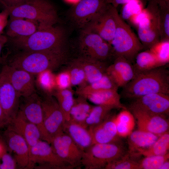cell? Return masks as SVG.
Here are the masks:
<instances>
[{
    "label": "cell",
    "instance_id": "cell-44",
    "mask_svg": "<svg viewBox=\"0 0 169 169\" xmlns=\"http://www.w3.org/2000/svg\"><path fill=\"white\" fill-rule=\"evenodd\" d=\"M9 16L8 11L6 8L0 12V34H3L4 29L6 27Z\"/></svg>",
    "mask_w": 169,
    "mask_h": 169
},
{
    "label": "cell",
    "instance_id": "cell-42",
    "mask_svg": "<svg viewBox=\"0 0 169 169\" xmlns=\"http://www.w3.org/2000/svg\"><path fill=\"white\" fill-rule=\"evenodd\" d=\"M55 79L56 90H64L72 86L70 75L67 69L55 75Z\"/></svg>",
    "mask_w": 169,
    "mask_h": 169
},
{
    "label": "cell",
    "instance_id": "cell-39",
    "mask_svg": "<svg viewBox=\"0 0 169 169\" xmlns=\"http://www.w3.org/2000/svg\"><path fill=\"white\" fill-rule=\"evenodd\" d=\"M128 152L123 157L107 164L105 169H139V163Z\"/></svg>",
    "mask_w": 169,
    "mask_h": 169
},
{
    "label": "cell",
    "instance_id": "cell-33",
    "mask_svg": "<svg viewBox=\"0 0 169 169\" xmlns=\"http://www.w3.org/2000/svg\"><path fill=\"white\" fill-rule=\"evenodd\" d=\"M135 59V74L161 66L155 55L150 50L139 53Z\"/></svg>",
    "mask_w": 169,
    "mask_h": 169
},
{
    "label": "cell",
    "instance_id": "cell-34",
    "mask_svg": "<svg viewBox=\"0 0 169 169\" xmlns=\"http://www.w3.org/2000/svg\"><path fill=\"white\" fill-rule=\"evenodd\" d=\"M169 149V133L168 131L159 136L156 141L148 148L137 155L145 157L152 156L163 155L168 153Z\"/></svg>",
    "mask_w": 169,
    "mask_h": 169
},
{
    "label": "cell",
    "instance_id": "cell-20",
    "mask_svg": "<svg viewBox=\"0 0 169 169\" xmlns=\"http://www.w3.org/2000/svg\"><path fill=\"white\" fill-rule=\"evenodd\" d=\"M4 136L8 148L14 153L18 166L21 168H28L29 150L25 140L20 135L7 128Z\"/></svg>",
    "mask_w": 169,
    "mask_h": 169
},
{
    "label": "cell",
    "instance_id": "cell-14",
    "mask_svg": "<svg viewBox=\"0 0 169 169\" xmlns=\"http://www.w3.org/2000/svg\"><path fill=\"white\" fill-rule=\"evenodd\" d=\"M20 98L3 67L0 75V100L8 123L15 117L18 112Z\"/></svg>",
    "mask_w": 169,
    "mask_h": 169
},
{
    "label": "cell",
    "instance_id": "cell-7",
    "mask_svg": "<svg viewBox=\"0 0 169 169\" xmlns=\"http://www.w3.org/2000/svg\"><path fill=\"white\" fill-rule=\"evenodd\" d=\"M146 14L137 26L138 38L144 47L149 49L160 41L158 5L156 0H148Z\"/></svg>",
    "mask_w": 169,
    "mask_h": 169
},
{
    "label": "cell",
    "instance_id": "cell-22",
    "mask_svg": "<svg viewBox=\"0 0 169 169\" xmlns=\"http://www.w3.org/2000/svg\"><path fill=\"white\" fill-rule=\"evenodd\" d=\"M63 131L72 140L83 152L92 145V137L90 131L84 126L71 120L65 121Z\"/></svg>",
    "mask_w": 169,
    "mask_h": 169
},
{
    "label": "cell",
    "instance_id": "cell-51",
    "mask_svg": "<svg viewBox=\"0 0 169 169\" xmlns=\"http://www.w3.org/2000/svg\"><path fill=\"white\" fill-rule=\"evenodd\" d=\"M159 5H169V0H156Z\"/></svg>",
    "mask_w": 169,
    "mask_h": 169
},
{
    "label": "cell",
    "instance_id": "cell-29",
    "mask_svg": "<svg viewBox=\"0 0 169 169\" xmlns=\"http://www.w3.org/2000/svg\"><path fill=\"white\" fill-rule=\"evenodd\" d=\"M92 107L87 102L86 98L78 95L77 98H74L70 112L69 120L84 126Z\"/></svg>",
    "mask_w": 169,
    "mask_h": 169
},
{
    "label": "cell",
    "instance_id": "cell-10",
    "mask_svg": "<svg viewBox=\"0 0 169 169\" xmlns=\"http://www.w3.org/2000/svg\"><path fill=\"white\" fill-rule=\"evenodd\" d=\"M115 8L107 3L81 30L97 34L110 44L116 27L114 13Z\"/></svg>",
    "mask_w": 169,
    "mask_h": 169
},
{
    "label": "cell",
    "instance_id": "cell-19",
    "mask_svg": "<svg viewBox=\"0 0 169 169\" xmlns=\"http://www.w3.org/2000/svg\"><path fill=\"white\" fill-rule=\"evenodd\" d=\"M3 67L11 83L21 97H28L36 93L34 75L6 64Z\"/></svg>",
    "mask_w": 169,
    "mask_h": 169
},
{
    "label": "cell",
    "instance_id": "cell-15",
    "mask_svg": "<svg viewBox=\"0 0 169 169\" xmlns=\"http://www.w3.org/2000/svg\"><path fill=\"white\" fill-rule=\"evenodd\" d=\"M107 4L106 0H80L71 9L70 19L81 30Z\"/></svg>",
    "mask_w": 169,
    "mask_h": 169
},
{
    "label": "cell",
    "instance_id": "cell-26",
    "mask_svg": "<svg viewBox=\"0 0 169 169\" xmlns=\"http://www.w3.org/2000/svg\"><path fill=\"white\" fill-rule=\"evenodd\" d=\"M76 59L84 71L87 84L100 79L106 73L105 62L81 56Z\"/></svg>",
    "mask_w": 169,
    "mask_h": 169
},
{
    "label": "cell",
    "instance_id": "cell-6",
    "mask_svg": "<svg viewBox=\"0 0 169 169\" xmlns=\"http://www.w3.org/2000/svg\"><path fill=\"white\" fill-rule=\"evenodd\" d=\"M128 153L119 140L109 143L93 144L83 152L81 165L85 169H105L108 163Z\"/></svg>",
    "mask_w": 169,
    "mask_h": 169
},
{
    "label": "cell",
    "instance_id": "cell-5",
    "mask_svg": "<svg viewBox=\"0 0 169 169\" xmlns=\"http://www.w3.org/2000/svg\"><path fill=\"white\" fill-rule=\"evenodd\" d=\"M114 13L116 27L110 44L114 56L115 58L122 57L131 62L144 47L129 25L121 18L116 8Z\"/></svg>",
    "mask_w": 169,
    "mask_h": 169
},
{
    "label": "cell",
    "instance_id": "cell-38",
    "mask_svg": "<svg viewBox=\"0 0 169 169\" xmlns=\"http://www.w3.org/2000/svg\"><path fill=\"white\" fill-rule=\"evenodd\" d=\"M155 55L161 66L169 62V40L160 41L149 49Z\"/></svg>",
    "mask_w": 169,
    "mask_h": 169
},
{
    "label": "cell",
    "instance_id": "cell-36",
    "mask_svg": "<svg viewBox=\"0 0 169 169\" xmlns=\"http://www.w3.org/2000/svg\"><path fill=\"white\" fill-rule=\"evenodd\" d=\"M67 69L70 75L72 86L79 87L87 84L85 72L76 58L71 61Z\"/></svg>",
    "mask_w": 169,
    "mask_h": 169
},
{
    "label": "cell",
    "instance_id": "cell-37",
    "mask_svg": "<svg viewBox=\"0 0 169 169\" xmlns=\"http://www.w3.org/2000/svg\"><path fill=\"white\" fill-rule=\"evenodd\" d=\"M158 5L160 41L169 40V5Z\"/></svg>",
    "mask_w": 169,
    "mask_h": 169
},
{
    "label": "cell",
    "instance_id": "cell-28",
    "mask_svg": "<svg viewBox=\"0 0 169 169\" xmlns=\"http://www.w3.org/2000/svg\"><path fill=\"white\" fill-rule=\"evenodd\" d=\"M118 86L106 72L100 79L92 83L78 87L76 91L78 95L85 98L93 93L100 91L113 90H117Z\"/></svg>",
    "mask_w": 169,
    "mask_h": 169
},
{
    "label": "cell",
    "instance_id": "cell-1",
    "mask_svg": "<svg viewBox=\"0 0 169 169\" xmlns=\"http://www.w3.org/2000/svg\"><path fill=\"white\" fill-rule=\"evenodd\" d=\"M162 66L135 74L133 78L123 87V95L134 99L152 93L169 94V73Z\"/></svg>",
    "mask_w": 169,
    "mask_h": 169
},
{
    "label": "cell",
    "instance_id": "cell-13",
    "mask_svg": "<svg viewBox=\"0 0 169 169\" xmlns=\"http://www.w3.org/2000/svg\"><path fill=\"white\" fill-rule=\"evenodd\" d=\"M50 144L54 152L73 169L81 165L83 152L64 132L53 137Z\"/></svg>",
    "mask_w": 169,
    "mask_h": 169
},
{
    "label": "cell",
    "instance_id": "cell-12",
    "mask_svg": "<svg viewBox=\"0 0 169 169\" xmlns=\"http://www.w3.org/2000/svg\"><path fill=\"white\" fill-rule=\"evenodd\" d=\"M19 110L26 119L37 126L41 139L50 144L52 138L45 127L43 117L41 98L36 93L26 97H21Z\"/></svg>",
    "mask_w": 169,
    "mask_h": 169
},
{
    "label": "cell",
    "instance_id": "cell-23",
    "mask_svg": "<svg viewBox=\"0 0 169 169\" xmlns=\"http://www.w3.org/2000/svg\"><path fill=\"white\" fill-rule=\"evenodd\" d=\"M115 117L110 115L99 125L89 129L92 134V144L109 143L119 140Z\"/></svg>",
    "mask_w": 169,
    "mask_h": 169
},
{
    "label": "cell",
    "instance_id": "cell-16",
    "mask_svg": "<svg viewBox=\"0 0 169 169\" xmlns=\"http://www.w3.org/2000/svg\"><path fill=\"white\" fill-rule=\"evenodd\" d=\"M134 100L130 107L151 114L166 117L169 115V94L162 93H152Z\"/></svg>",
    "mask_w": 169,
    "mask_h": 169
},
{
    "label": "cell",
    "instance_id": "cell-53",
    "mask_svg": "<svg viewBox=\"0 0 169 169\" xmlns=\"http://www.w3.org/2000/svg\"></svg>",
    "mask_w": 169,
    "mask_h": 169
},
{
    "label": "cell",
    "instance_id": "cell-2",
    "mask_svg": "<svg viewBox=\"0 0 169 169\" xmlns=\"http://www.w3.org/2000/svg\"><path fill=\"white\" fill-rule=\"evenodd\" d=\"M67 56L65 50L17 52L6 64L37 75L46 70L57 69L66 61Z\"/></svg>",
    "mask_w": 169,
    "mask_h": 169
},
{
    "label": "cell",
    "instance_id": "cell-9",
    "mask_svg": "<svg viewBox=\"0 0 169 169\" xmlns=\"http://www.w3.org/2000/svg\"><path fill=\"white\" fill-rule=\"evenodd\" d=\"M50 144L41 140L29 151L28 168L34 167L38 164V168L72 169L73 168L60 158L54 151Z\"/></svg>",
    "mask_w": 169,
    "mask_h": 169
},
{
    "label": "cell",
    "instance_id": "cell-35",
    "mask_svg": "<svg viewBox=\"0 0 169 169\" xmlns=\"http://www.w3.org/2000/svg\"><path fill=\"white\" fill-rule=\"evenodd\" d=\"M37 83L44 95H51L56 90L55 75L52 70H47L37 75Z\"/></svg>",
    "mask_w": 169,
    "mask_h": 169
},
{
    "label": "cell",
    "instance_id": "cell-31",
    "mask_svg": "<svg viewBox=\"0 0 169 169\" xmlns=\"http://www.w3.org/2000/svg\"><path fill=\"white\" fill-rule=\"evenodd\" d=\"M114 109V107L109 106H93L85 121L84 126L90 129L98 125L110 115V112Z\"/></svg>",
    "mask_w": 169,
    "mask_h": 169
},
{
    "label": "cell",
    "instance_id": "cell-3",
    "mask_svg": "<svg viewBox=\"0 0 169 169\" xmlns=\"http://www.w3.org/2000/svg\"><path fill=\"white\" fill-rule=\"evenodd\" d=\"M61 28L54 26L40 28L31 35L13 38L12 42L18 52L62 51L65 37Z\"/></svg>",
    "mask_w": 169,
    "mask_h": 169
},
{
    "label": "cell",
    "instance_id": "cell-8",
    "mask_svg": "<svg viewBox=\"0 0 169 169\" xmlns=\"http://www.w3.org/2000/svg\"><path fill=\"white\" fill-rule=\"evenodd\" d=\"M79 48L81 56L101 61L115 56L110 44L97 34L84 30H81Z\"/></svg>",
    "mask_w": 169,
    "mask_h": 169
},
{
    "label": "cell",
    "instance_id": "cell-27",
    "mask_svg": "<svg viewBox=\"0 0 169 169\" xmlns=\"http://www.w3.org/2000/svg\"><path fill=\"white\" fill-rule=\"evenodd\" d=\"M96 105L112 106L114 109H127L121 103L117 90H105L93 93L85 97Z\"/></svg>",
    "mask_w": 169,
    "mask_h": 169
},
{
    "label": "cell",
    "instance_id": "cell-21",
    "mask_svg": "<svg viewBox=\"0 0 169 169\" xmlns=\"http://www.w3.org/2000/svg\"><path fill=\"white\" fill-rule=\"evenodd\" d=\"M106 73L118 87H123L134 77L135 72L131 62L121 57L115 58L114 63L107 67Z\"/></svg>",
    "mask_w": 169,
    "mask_h": 169
},
{
    "label": "cell",
    "instance_id": "cell-45",
    "mask_svg": "<svg viewBox=\"0 0 169 169\" xmlns=\"http://www.w3.org/2000/svg\"><path fill=\"white\" fill-rule=\"evenodd\" d=\"M28 0H0L4 7H14L23 3Z\"/></svg>",
    "mask_w": 169,
    "mask_h": 169
},
{
    "label": "cell",
    "instance_id": "cell-30",
    "mask_svg": "<svg viewBox=\"0 0 169 169\" xmlns=\"http://www.w3.org/2000/svg\"><path fill=\"white\" fill-rule=\"evenodd\" d=\"M115 121L118 136L126 137L132 131L135 125V117L127 109H122L115 116Z\"/></svg>",
    "mask_w": 169,
    "mask_h": 169
},
{
    "label": "cell",
    "instance_id": "cell-40",
    "mask_svg": "<svg viewBox=\"0 0 169 169\" xmlns=\"http://www.w3.org/2000/svg\"><path fill=\"white\" fill-rule=\"evenodd\" d=\"M169 159V153L163 155L146 156L139 162V169H159Z\"/></svg>",
    "mask_w": 169,
    "mask_h": 169
},
{
    "label": "cell",
    "instance_id": "cell-24",
    "mask_svg": "<svg viewBox=\"0 0 169 169\" xmlns=\"http://www.w3.org/2000/svg\"><path fill=\"white\" fill-rule=\"evenodd\" d=\"M159 136L139 129L132 131L128 136L129 153L133 157L137 156L139 152L152 145Z\"/></svg>",
    "mask_w": 169,
    "mask_h": 169
},
{
    "label": "cell",
    "instance_id": "cell-4",
    "mask_svg": "<svg viewBox=\"0 0 169 169\" xmlns=\"http://www.w3.org/2000/svg\"><path fill=\"white\" fill-rule=\"evenodd\" d=\"M10 18H21L37 23L39 28L54 26L59 21L56 9L48 0H28L14 7H5Z\"/></svg>",
    "mask_w": 169,
    "mask_h": 169
},
{
    "label": "cell",
    "instance_id": "cell-47",
    "mask_svg": "<svg viewBox=\"0 0 169 169\" xmlns=\"http://www.w3.org/2000/svg\"><path fill=\"white\" fill-rule=\"evenodd\" d=\"M131 0H106L107 3L111 4L115 8L120 4H125Z\"/></svg>",
    "mask_w": 169,
    "mask_h": 169
},
{
    "label": "cell",
    "instance_id": "cell-46",
    "mask_svg": "<svg viewBox=\"0 0 169 169\" xmlns=\"http://www.w3.org/2000/svg\"><path fill=\"white\" fill-rule=\"evenodd\" d=\"M8 122L4 114L0 100V128L6 126Z\"/></svg>",
    "mask_w": 169,
    "mask_h": 169
},
{
    "label": "cell",
    "instance_id": "cell-32",
    "mask_svg": "<svg viewBox=\"0 0 169 169\" xmlns=\"http://www.w3.org/2000/svg\"><path fill=\"white\" fill-rule=\"evenodd\" d=\"M53 96L56 99L63 114L65 121L70 119V112L74 98L71 88L62 90H56Z\"/></svg>",
    "mask_w": 169,
    "mask_h": 169
},
{
    "label": "cell",
    "instance_id": "cell-52",
    "mask_svg": "<svg viewBox=\"0 0 169 169\" xmlns=\"http://www.w3.org/2000/svg\"><path fill=\"white\" fill-rule=\"evenodd\" d=\"M68 1L71 2H76L77 1H79L80 0H66Z\"/></svg>",
    "mask_w": 169,
    "mask_h": 169
},
{
    "label": "cell",
    "instance_id": "cell-43",
    "mask_svg": "<svg viewBox=\"0 0 169 169\" xmlns=\"http://www.w3.org/2000/svg\"><path fill=\"white\" fill-rule=\"evenodd\" d=\"M2 162L0 164L1 169H14L17 168V163L14 158L6 151L3 153L0 157Z\"/></svg>",
    "mask_w": 169,
    "mask_h": 169
},
{
    "label": "cell",
    "instance_id": "cell-49",
    "mask_svg": "<svg viewBox=\"0 0 169 169\" xmlns=\"http://www.w3.org/2000/svg\"><path fill=\"white\" fill-rule=\"evenodd\" d=\"M6 151V149L3 143L0 140V157L3 153Z\"/></svg>",
    "mask_w": 169,
    "mask_h": 169
},
{
    "label": "cell",
    "instance_id": "cell-41",
    "mask_svg": "<svg viewBox=\"0 0 169 169\" xmlns=\"http://www.w3.org/2000/svg\"><path fill=\"white\" fill-rule=\"evenodd\" d=\"M144 9L142 0H131L124 4L121 8V15L123 20H129L133 15L141 12Z\"/></svg>",
    "mask_w": 169,
    "mask_h": 169
},
{
    "label": "cell",
    "instance_id": "cell-48",
    "mask_svg": "<svg viewBox=\"0 0 169 169\" xmlns=\"http://www.w3.org/2000/svg\"><path fill=\"white\" fill-rule=\"evenodd\" d=\"M8 41L7 37L3 34H0V55L2 50Z\"/></svg>",
    "mask_w": 169,
    "mask_h": 169
},
{
    "label": "cell",
    "instance_id": "cell-17",
    "mask_svg": "<svg viewBox=\"0 0 169 169\" xmlns=\"http://www.w3.org/2000/svg\"><path fill=\"white\" fill-rule=\"evenodd\" d=\"M137 121L138 129L159 136L168 131L169 123L166 116L151 114L130 107Z\"/></svg>",
    "mask_w": 169,
    "mask_h": 169
},
{
    "label": "cell",
    "instance_id": "cell-18",
    "mask_svg": "<svg viewBox=\"0 0 169 169\" xmlns=\"http://www.w3.org/2000/svg\"><path fill=\"white\" fill-rule=\"evenodd\" d=\"M7 128L23 137L26 141L29 151L31 148L42 140L39 131L36 125L30 122L19 110L15 118L6 126Z\"/></svg>",
    "mask_w": 169,
    "mask_h": 169
},
{
    "label": "cell",
    "instance_id": "cell-50",
    "mask_svg": "<svg viewBox=\"0 0 169 169\" xmlns=\"http://www.w3.org/2000/svg\"><path fill=\"white\" fill-rule=\"evenodd\" d=\"M169 169V160L165 161L161 166L159 169Z\"/></svg>",
    "mask_w": 169,
    "mask_h": 169
},
{
    "label": "cell",
    "instance_id": "cell-25",
    "mask_svg": "<svg viewBox=\"0 0 169 169\" xmlns=\"http://www.w3.org/2000/svg\"><path fill=\"white\" fill-rule=\"evenodd\" d=\"M6 27V34L12 38L29 36L39 28L37 23L21 18H10Z\"/></svg>",
    "mask_w": 169,
    "mask_h": 169
},
{
    "label": "cell",
    "instance_id": "cell-11",
    "mask_svg": "<svg viewBox=\"0 0 169 169\" xmlns=\"http://www.w3.org/2000/svg\"><path fill=\"white\" fill-rule=\"evenodd\" d=\"M41 98L44 124L52 139L64 132L63 126L65 121L64 116L56 99L53 96L44 95Z\"/></svg>",
    "mask_w": 169,
    "mask_h": 169
}]
</instances>
